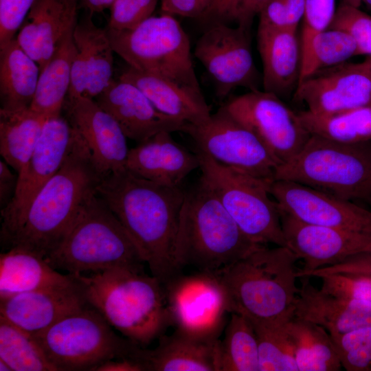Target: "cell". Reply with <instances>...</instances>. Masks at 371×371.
I'll return each mask as SVG.
<instances>
[{"instance_id":"obj_32","label":"cell","mask_w":371,"mask_h":371,"mask_svg":"<svg viewBox=\"0 0 371 371\" xmlns=\"http://www.w3.org/2000/svg\"><path fill=\"white\" fill-rule=\"evenodd\" d=\"M298 371H338L342 366L328 331L313 322L292 316L284 322Z\"/></svg>"},{"instance_id":"obj_42","label":"cell","mask_w":371,"mask_h":371,"mask_svg":"<svg viewBox=\"0 0 371 371\" xmlns=\"http://www.w3.org/2000/svg\"><path fill=\"white\" fill-rule=\"evenodd\" d=\"M335 12V0H305L301 49L315 34L329 28Z\"/></svg>"},{"instance_id":"obj_22","label":"cell","mask_w":371,"mask_h":371,"mask_svg":"<svg viewBox=\"0 0 371 371\" xmlns=\"http://www.w3.org/2000/svg\"><path fill=\"white\" fill-rule=\"evenodd\" d=\"M88 14L77 21L73 33L76 47L67 98L95 99L113 80V52L106 29L95 25ZM66 98V99H67Z\"/></svg>"},{"instance_id":"obj_46","label":"cell","mask_w":371,"mask_h":371,"mask_svg":"<svg viewBox=\"0 0 371 371\" xmlns=\"http://www.w3.org/2000/svg\"><path fill=\"white\" fill-rule=\"evenodd\" d=\"M162 14L199 19L209 8L212 0H159Z\"/></svg>"},{"instance_id":"obj_14","label":"cell","mask_w":371,"mask_h":371,"mask_svg":"<svg viewBox=\"0 0 371 371\" xmlns=\"http://www.w3.org/2000/svg\"><path fill=\"white\" fill-rule=\"evenodd\" d=\"M250 30L240 25L213 24L196 41L194 54L213 79L221 100L239 87L259 89L262 78L251 53Z\"/></svg>"},{"instance_id":"obj_29","label":"cell","mask_w":371,"mask_h":371,"mask_svg":"<svg viewBox=\"0 0 371 371\" xmlns=\"http://www.w3.org/2000/svg\"><path fill=\"white\" fill-rule=\"evenodd\" d=\"M74 281L72 274L59 273L45 258L28 251L12 248L0 255V300Z\"/></svg>"},{"instance_id":"obj_8","label":"cell","mask_w":371,"mask_h":371,"mask_svg":"<svg viewBox=\"0 0 371 371\" xmlns=\"http://www.w3.org/2000/svg\"><path fill=\"white\" fill-rule=\"evenodd\" d=\"M33 335L58 371L96 370L110 360L136 361L141 346L117 335L89 304Z\"/></svg>"},{"instance_id":"obj_55","label":"cell","mask_w":371,"mask_h":371,"mask_svg":"<svg viewBox=\"0 0 371 371\" xmlns=\"http://www.w3.org/2000/svg\"><path fill=\"white\" fill-rule=\"evenodd\" d=\"M0 370L1 371H12L9 366L6 363L3 361L2 360H0Z\"/></svg>"},{"instance_id":"obj_51","label":"cell","mask_w":371,"mask_h":371,"mask_svg":"<svg viewBox=\"0 0 371 371\" xmlns=\"http://www.w3.org/2000/svg\"><path fill=\"white\" fill-rule=\"evenodd\" d=\"M305 0H286L287 28L297 31L303 19Z\"/></svg>"},{"instance_id":"obj_12","label":"cell","mask_w":371,"mask_h":371,"mask_svg":"<svg viewBox=\"0 0 371 371\" xmlns=\"http://www.w3.org/2000/svg\"><path fill=\"white\" fill-rule=\"evenodd\" d=\"M171 326L193 336L218 338L229 313L225 289L214 273H181L163 284Z\"/></svg>"},{"instance_id":"obj_21","label":"cell","mask_w":371,"mask_h":371,"mask_svg":"<svg viewBox=\"0 0 371 371\" xmlns=\"http://www.w3.org/2000/svg\"><path fill=\"white\" fill-rule=\"evenodd\" d=\"M94 100L137 144L161 131L186 133L189 126L159 111L137 87L120 79L113 80Z\"/></svg>"},{"instance_id":"obj_39","label":"cell","mask_w":371,"mask_h":371,"mask_svg":"<svg viewBox=\"0 0 371 371\" xmlns=\"http://www.w3.org/2000/svg\"><path fill=\"white\" fill-rule=\"evenodd\" d=\"M331 339L342 368L347 371H371V326Z\"/></svg>"},{"instance_id":"obj_58","label":"cell","mask_w":371,"mask_h":371,"mask_svg":"<svg viewBox=\"0 0 371 371\" xmlns=\"http://www.w3.org/2000/svg\"><path fill=\"white\" fill-rule=\"evenodd\" d=\"M366 60H368V63H369V65H370V68H371V57H369V56H368V57L366 58Z\"/></svg>"},{"instance_id":"obj_11","label":"cell","mask_w":371,"mask_h":371,"mask_svg":"<svg viewBox=\"0 0 371 371\" xmlns=\"http://www.w3.org/2000/svg\"><path fill=\"white\" fill-rule=\"evenodd\" d=\"M186 133L194 139L196 150L219 164L274 181L278 161L261 140L223 105L203 123L189 124Z\"/></svg>"},{"instance_id":"obj_41","label":"cell","mask_w":371,"mask_h":371,"mask_svg":"<svg viewBox=\"0 0 371 371\" xmlns=\"http://www.w3.org/2000/svg\"><path fill=\"white\" fill-rule=\"evenodd\" d=\"M159 0H115L110 8L108 28L126 30L134 28L149 17Z\"/></svg>"},{"instance_id":"obj_44","label":"cell","mask_w":371,"mask_h":371,"mask_svg":"<svg viewBox=\"0 0 371 371\" xmlns=\"http://www.w3.org/2000/svg\"><path fill=\"white\" fill-rule=\"evenodd\" d=\"M34 0H0V49L15 38Z\"/></svg>"},{"instance_id":"obj_31","label":"cell","mask_w":371,"mask_h":371,"mask_svg":"<svg viewBox=\"0 0 371 371\" xmlns=\"http://www.w3.org/2000/svg\"><path fill=\"white\" fill-rule=\"evenodd\" d=\"M40 72L38 65L21 48L16 38L0 49L1 109L30 108Z\"/></svg>"},{"instance_id":"obj_18","label":"cell","mask_w":371,"mask_h":371,"mask_svg":"<svg viewBox=\"0 0 371 371\" xmlns=\"http://www.w3.org/2000/svg\"><path fill=\"white\" fill-rule=\"evenodd\" d=\"M286 247L304 261L297 277L371 253V234L303 222L280 210Z\"/></svg>"},{"instance_id":"obj_15","label":"cell","mask_w":371,"mask_h":371,"mask_svg":"<svg viewBox=\"0 0 371 371\" xmlns=\"http://www.w3.org/2000/svg\"><path fill=\"white\" fill-rule=\"evenodd\" d=\"M78 133L60 115L47 118L34 150L18 174L10 203L1 210V229H10L23 215L43 186L57 172L72 150Z\"/></svg>"},{"instance_id":"obj_30","label":"cell","mask_w":371,"mask_h":371,"mask_svg":"<svg viewBox=\"0 0 371 371\" xmlns=\"http://www.w3.org/2000/svg\"><path fill=\"white\" fill-rule=\"evenodd\" d=\"M76 23L67 28L52 56L40 72L30 108L47 118L60 115L69 90L76 52L73 33Z\"/></svg>"},{"instance_id":"obj_45","label":"cell","mask_w":371,"mask_h":371,"mask_svg":"<svg viewBox=\"0 0 371 371\" xmlns=\"http://www.w3.org/2000/svg\"><path fill=\"white\" fill-rule=\"evenodd\" d=\"M332 274L358 275L371 278V253L359 254L341 263L304 273L299 278H320Z\"/></svg>"},{"instance_id":"obj_54","label":"cell","mask_w":371,"mask_h":371,"mask_svg":"<svg viewBox=\"0 0 371 371\" xmlns=\"http://www.w3.org/2000/svg\"><path fill=\"white\" fill-rule=\"evenodd\" d=\"M343 2L357 8H359L361 4V0H343Z\"/></svg>"},{"instance_id":"obj_37","label":"cell","mask_w":371,"mask_h":371,"mask_svg":"<svg viewBox=\"0 0 371 371\" xmlns=\"http://www.w3.org/2000/svg\"><path fill=\"white\" fill-rule=\"evenodd\" d=\"M0 360L12 371H58L32 334L1 316Z\"/></svg>"},{"instance_id":"obj_26","label":"cell","mask_w":371,"mask_h":371,"mask_svg":"<svg viewBox=\"0 0 371 371\" xmlns=\"http://www.w3.org/2000/svg\"><path fill=\"white\" fill-rule=\"evenodd\" d=\"M220 342L175 329L161 335L155 348L141 347L138 359L145 371H219Z\"/></svg>"},{"instance_id":"obj_36","label":"cell","mask_w":371,"mask_h":371,"mask_svg":"<svg viewBox=\"0 0 371 371\" xmlns=\"http://www.w3.org/2000/svg\"><path fill=\"white\" fill-rule=\"evenodd\" d=\"M301 53L299 83L322 69L346 63L359 55L352 35L345 30L333 28L315 34L308 45L301 49Z\"/></svg>"},{"instance_id":"obj_48","label":"cell","mask_w":371,"mask_h":371,"mask_svg":"<svg viewBox=\"0 0 371 371\" xmlns=\"http://www.w3.org/2000/svg\"><path fill=\"white\" fill-rule=\"evenodd\" d=\"M259 28L280 30L287 28L286 0H270L260 10Z\"/></svg>"},{"instance_id":"obj_17","label":"cell","mask_w":371,"mask_h":371,"mask_svg":"<svg viewBox=\"0 0 371 371\" xmlns=\"http://www.w3.org/2000/svg\"><path fill=\"white\" fill-rule=\"evenodd\" d=\"M279 210L303 222L371 234V211L350 200L293 181L274 180Z\"/></svg>"},{"instance_id":"obj_28","label":"cell","mask_w":371,"mask_h":371,"mask_svg":"<svg viewBox=\"0 0 371 371\" xmlns=\"http://www.w3.org/2000/svg\"><path fill=\"white\" fill-rule=\"evenodd\" d=\"M119 79L137 87L159 111L189 124H202L212 114L202 91L129 66Z\"/></svg>"},{"instance_id":"obj_20","label":"cell","mask_w":371,"mask_h":371,"mask_svg":"<svg viewBox=\"0 0 371 371\" xmlns=\"http://www.w3.org/2000/svg\"><path fill=\"white\" fill-rule=\"evenodd\" d=\"M74 277V281L69 284L24 292L0 300V316L32 335L43 331L89 305L80 282Z\"/></svg>"},{"instance_id":"obj_13","label":"cell","mask_w":371,"mask_h":371,"mask_svg":"<svg viewBox=\"0 0 371 371\" xmlns=\"http://www.w3.org/2000/svg\"><path fill=\"white\" fill-rule=\"evenodd\" d=\"M223 106L261 140L280 165L293 158L311 136L298 113L273 93L249 91Z\"/></svg>"},{"instance_id":"obj_24","label":"cell","mask_w":371,"mask_h":371,"mask_svg":"<svg viewBox=\"0 0 371 371\" xmlns=\"http://www.w3.org/2000/svg\"><path fill=\"white\" fill-rule=\"evenodd\" d=\"M299 278L293 316L321 326L331 337L371 326V302L332 295L313 286L310 277Z\"/></svg>"},{"instance_id":"obj_35","label":"cell","mask_w":371,"mask_h":371,"mask_svg":"<svg viewBox=\"0 0 371 371\" xmlns=\"http://www.w3.org/2000/svg\"><path fill=\"white\" fill-rule=\"evenodd\" d=\"M219 346V371H259L256 335L245 315L231 313Z\"/></svg>"},{"instance_id":"obj_56","label":"cell","mask_w":371,"mask_h":371,"mask_svg":"<svg viewBox=\"0 0 371 371\" xmlns=\"http://www.w3.org/2000/svg\"><path fill=\"white\" fill-rule=\"evenodd\" d=\"M370 197H371V182L366 190L363 199H368Z\"/></svg>"},{"instance_id":"obj_25","label":"cell","mask_w":371,"mask_h":371,"mask_svg":"<svg viewBox=\"0 0 371 371\" xmlns=\"http://www.w3.org/2000/svg\"><path fill=\"white\" fill-rule=\"evenodd\" d=\"M79 0H34L16 39L41 71L67 28L77 22Z\"/></svg>"},{"instance_id":"obj_50","label":"cell","mask_w":371,"mask_h":371,"mask_svg":"<svg viewBox=\"0 0 371 371\" xmlns=\"http://www.w3.org/2000/svg\"><path fill=\"white\" fill-rule=\"evenodd\" d=\"M270 0H240L236 16L238 25L251 28L254 18Z\"/></svg>"},{"instance_id":"obj_52","label":"cell","mask_w":371,"mask_h":371,"mask_svg":"<svg viewBox=\"0 0 371 371\" xmlns=\"http://www.w3.org/2000/svg\"><path fill=\"white\" fill-rule=\"evenodd\" d=\"M96 371H144L143 366L131 359L110 360L100 366Z\"/></svg>"},{"instance_id":"obj_33","label":"cell","mask_w":371,"mask_h":371,"mask_svg":"<svg viewBox=\"0 0 371 371\" xmlns=\"http://www.w3.org/2000/svg\"><path fill=\"white\" fill-rule=\"evenodd\" d=\"M47 119L30 107L0 109V153L17 174L30 159Z\"/></svg>"},{"instance_id":"obj_23","label":"cell","mask_w":371,"mask_h":371,"mask_svg":"<svg viewBox=\"0 0 371 371\" xmlns=\"http://www.w3.org/2000/svg\"><path fill=\"white\" fill-rule=\"evenodd\" d=\"M168 131L159 132L129 149L126 169L144 179L168 186H181L200 167L198 154L175 141Z\"/></svg>"},{"instance_id":"obj_7","label":"cell","mask_w":371,"mask_h":371,"mask_svg":"<svg viewBox=\"0 0 371 371\" xmlns=\"http://www.w3.org/2000/svg\"><path fill=\"white\" fill-rule=\"evenodd\" d=\"M274 180L296 182L350 201L363 199L371 182V144H347L311 135L293 158L278 167Z\"/></svg>"},{"instance_id":"obj_53","label":"cell","mask_w":371,"mask_h":371,"mask_svg":"<svg viewBox=\"0 0 371 371\" xmlns=\"http://www.w3.org/2000/svg\"><path fill=\"white\" fill-rule=\"evenodd\" d=\"M115 0H79V3L91 14L110 9Z\"/></svg>"},{"instance_id":"obj_47","label":"cell","mask_w":371,"mask_h":371,"mask_svg":"<svg viewBox=\"0 0 371 371\" xmlns=\"http://www.w3.org/2000/svg\"><path fill=\"white\" fill-rule=\"evenodd\" d=\"M239 2L240 0H212L209 8L199 20L207 27L235 21Z\"/></svg>"},{"instance_id":"obj_19","label":"cell","mask_w":371,"mask_h":371,"mask_svg":"<svg viewBox=\"0 0 371 371\" xmlns=\"http://www.w3.org/2000/svg\"><path fill=\"white\" fill-rule=\"evenodd\" d=\"M64 107L101 177L126 169L127 137L114 118L92 98H67Z\"/></svg>"},{"instance_id":"obj_3","label":"cell","mask_w":371,"mask_h":371,"mask_svg":"<svg viewBox=\"0 0 371 371\" xmlns=\"http://www.w3.org/2000/svg\"><path fill=\"white\" fill-rule=\"evenodd\" d=\"M73 275L88 304L131 341L145 347L171 326L164 284L144 271L117 267Z\"/></svg>"},{"instance_id":"obj_5","label":"cell","mask_w":371,"mask_h":371,"mask_svg":"<svg viewBox=\"0 0 371 371\" xmlns=\"http://www.w3.org/2000/svg\"><path fill=\"white\" fill-rule=\"evenodd\" d=\"M298 257L287 247L260 245L215 273L226 293L229 313L251 320L282 321L293 316L299 287Z\"/></svg>"},{"instance_id":"obj_40","label":"cell","mask_w":371,"mask_h":371,"mask_svg":"<svg viewBox=\"0 0 371 371\" xmlns=\"http://www.w3.org/2000/svg\"><path fill=\"white\" fill-rule=\"evenodd\" d=\"M329 28L348 32L355 40L359 55L371 57V15L342 1Z\"/></svg>"},{"instance_id":"obj_38","label":"cell","mask_w":371,"mask_h":371,"mask_svg":"<svg viewBox=\"0 0 371 371\" xmlns=\"http://www.w3.org/2000/svg\"><path fill=\"white\" fill-rule=\"evenodd\" d=\"M286 319H249L258 340L259 371H298L293 346L284 328Z\"/></svg>"},{"instance_id":"obj_43","label":"cell","mask_w":371,"mask_h":371,"mask_svg":"<svg viewBox=\"0 0 371 371\" xmlns=\"http://www.w3.org/2000/svg\"><path fill=\"white\" fill-rule=\"evenodd\" d=\"M321 289L332 295L371 302V278L348 274L320 277Z\"/></svg>"},{"instance_id":"obj_27","label":"cell","mask_w":371,"mask_h":371,"mask_svg":"<svg viewBox=\"0 0 371 371\" xmlns=\"http://www.w3.org/2000/svg\"><path fill=\"white\" fill-rule=\"evenodd\" d=\"M257 43L263 67V90L280 98L294 93L300 82L302 60L297 31L258 27Z\"/></svg>"},{"instance_id":"obj_1","label":"cell","mask_w":371,"mask_h":371,"mask_svg":"<svg viewBox=\"0 0 371 371\" xmlns=\"http://www.w3.org/2000/svg\"><path fill=\"white\" fill-rule=\"evenodd\" d=\"M186 190L139 177L126 169L101 178L97 194L120 221L151 275L165 283L181 273L174 248Z\"/></svg>"},{"instance_id":"obj_10","label":"cell","mask_w":371,"mask_h":371,"mask_svg":"<svg viewBox=\"0 0 371 371\" xmlns=\"http://www.w3.org/2000/svg\"><path fill=\"white\" fill-rule=\"evenodd\" d=\"M196 153L201 177L245 236L257 245L286 247L280 210L270 192L273 181L225 166L200 150Z\"/></svg>"},{"instance_id":"obj_57","label":"cell","mask_w":371,"mask_h":371,"mask_svg":"<svg viewBox=\"0 0 371 371\" xmlns=\"http://www.w3.org/2000/svg\"><path fill=\"white\" fill-rule=\"evenodd\" d=\"M362 3L371 12V0H361V3Z\"/></svg>"},{"instance_id":"obj_4","label":"cell","mask_w":371,"mask_h":371,"mask_svg":"<svg viewBox=\"0 0 371 371\" xmlns=\"http://www.w3.org/2000/svg\"><path fill=\"white\" fill-rule=\"evenodd\" d=\"M260 245L241 231L201 176L186 190L174 248L180 271L192 267L216 273Z\"/></svg>"},{"instance_id":"obj_6","label":"cell","mask_w":371,"mask_h":371,"mask_svg":"<svg viewBox=\"0 0 371 371\" xmlns=\"http://www.w3.org/2000/svg\"><path fill=\"white\" fill-rule=\"evenodd\" d=\"M45 259L55 269L69 274L117 267L144 271L145 263L120 221L96 191Z\"/></svg>"},{"instance_id":"obj_49","label":"cell","mask_w":371,"mask_h":371,"mask_svg":"<svg viewBox=\"0 0 371 371\" xmlns=\"http://www.w3.org/2000/svg\"><path fill=\"white\" fill-rule=\"evenodd\" d=\"M5 161H0V205L4 209L11 201L16 191L18 175H14Z\"/></svg>"},{"instance_id":"obj_16","label":"cell","mask_w":371,"mask_h":371,"mask_svg":"<svg viewBox=\"0 0 371 371\" xmlns=\"http://www.w3.org/2000/svg\"><path fill=\"white\" fill-rule=\"evenodd\" d=\"M295 102L317 115H333L371 104V68L366 59L322 69L300 82Z\"/></svg>"},{"instance_id":"obj_2","label":"cell","mask_w":371,"mask_h":371,"mask_svg":"<svg viewBox=\"0 0 371 371\" xmlns=\"http://www.w3.org/2000/svg\"><path fill=\"white\" fill-rule=\"evenodd\" d=\"M101 178L78 133L60 168L39 190L19 220L1 232L2 248L5 251L18 248L47 257L95 192Z\"/></svg>"},{"instance_id":"obj_34","label":"cell","mask_w":371,"mask_h":371,"mask_svg":"<svg viewBox=\"0 0 371 371\" xmlns=\"http://www.w3.org/2000/svg\"><path fill=\"white\" fill-rule=\"evenodd\" d=\"M298 115L311 135L347 144L371 141V104L329 115Z\"/></svg>"},{"instance_id":"obj_9","label":"cell","mask_w":371,"mask_h":371,"mask_svg":"<svg viewBox=\"0 0 371 371\" xmlns=\"http://www.w3.org/2000/svg\"><path fill=\"white\" fill-rule=\"evenodd\" d=\"M106 29L114 52L129 67L201 92L188 36L172 15L151 16L130 30Z\"/></svg>"}]
</instances>
